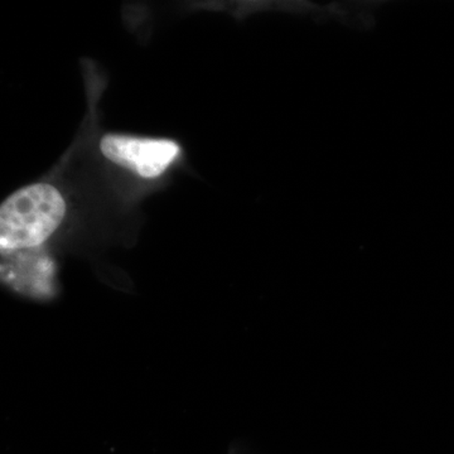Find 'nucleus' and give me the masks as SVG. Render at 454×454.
Segmentation results:
<instances>
[{
    "label": "nucleus",
    "instance_id": "3",
    "mask_svg": "<svg viewBox=\"0 0 454 454\" xmlns=\"http://www.w3.org/2000/svg\"><path fill=\"white\" fill-rule=\"evenodd\" d=\"M55 262L44 250L29 249L2 253V279L14 291L35 298L55 293Z\"/></svg>",
    "mask_w": 454,
    "mask_h": 454
},
{
    "label": "nucleus",
    "instance_id": "1",
    "mask_svg": "<svg viewBox=\"0 0 454 454\" xmlns=\"http://www.w3.org/2000/svg\"><path fill=\"white\" fill-rule=\"evenodd\" d=\"M61 193L51 184L20 188L0 207V250L40 249L64 220Z\"/></svg>",
    "mask_w": 454,
    "mask_h": 454
},
{
    "label": "nucleus",
    "instance_id": "2",
    "mask_svg": "<svg viewBox=\"0 0 454 454\" xmlns=\"http://www.w3.org/2000/svg\"><path fill=\"white\" fill-rule=\"evenodd\" d=\"M100 149L107 160L133 169L143 178H155L162 175L179 152V146L172 140L134 138L114 134L104 137Z\"/></svg>",
    "mask_w": 454,
    "mask_h": 454
}]
</instances>
